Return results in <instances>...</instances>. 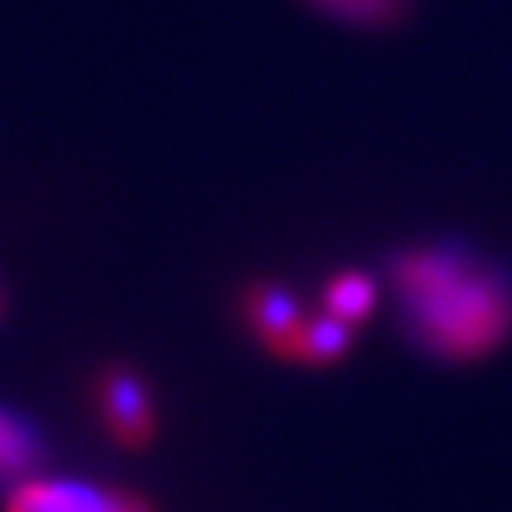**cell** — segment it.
I'll return each mask as SVG.
<instances>
[{"instance_id":"obj_8","label":"cell","mask_w":512,"mask_h":512,"mask_svg":"<svg viewBox=\"0 0 512 512\" xmlns=\"http://www.w3.org/2000/svg\"><path fill=\"white\" fill-rule=\"evenodd\" d=\"M327 12L334 16H346V19H391L399 12V0H319Z\"/></svg>"},{"instance_id":"obj_2","label":"cell","mask_w":512,"mask_h":512,"mask_svg":"<svg viewBox=\"0 0 512 512\" xmlns=\"http://www.w3.org/2000/svg\"><path fill=\"white\" fill-rule=\"evenodd\" d=\"M4 512H152L141 494L103 486L92 478L31 475L8 490Z\"/></svg>"},{"instance_id":"obj_6","label":"cell","mask_w":512,"mask_h":512,"mask_svg":"<svg viewBox=\"0 0 512 512\" xmlns=\"http://www.w3.org/2000/svg\"><path fill=\"white\" fill-rule=\"evenodd\" d=\"M346 342H349V323L327 311L323 319H308L300 327L293 357H300V361H330V357H338L346 349Z\"/></svg>"},{"instance_id":"obj_1","label":"cell","mask_w":512,"mask_h":512,"mask_svg":"<svg viewBox=\"0 0 512 512\" xmlns=\"http://www.w3.org/2000/svg\"><path fill=\"white\" fill-rule=\"evenodd\" d=\"M410 342L440 361H475L512 334V274L463 243L414 247L391 262Z\"/></svg>"},{"instance_id":"obj_7","label":"cell","mask_w":512,"mask_h":512,"mask_svg":"<svg viewBox=\"0 0 512 512\" xmlns=\"http://www.w3.org/2000/svg\"><path fill=\"white\" fill-rule=\"evenodd\" d=\"M376 304V285L368 281L365 274H342L330 281L327 289V311L346 319V323H357L365 319L368 311Z\"/></svg>"},{"instance_id":"obj_5","label":"cell","mask_w":512,"mask_h":512,"mask_svg":"<svg viewBox=\"0 0 512 512\" xmlns=\"http://www.w3.org/2000/svg\"><path fill=\"white\" fill-rule=\"evenodd\" d=\"M247 315H251V323L262 330V338L270 342L274 349H289L293 353L296 338H300V327L308 323L300 308H296V300L285 289H255L251 296V304H247Z\"/></svg>"},{"instance_id":"obj_3","label":"cell","mask_w":512,"mask_h":512,"mask_svg":"<svg viewBox=\"0 0 512 512\" xmlns=\"http://www.w3.org/2000/svg\"><path fill=\"white\" fill-rule=\"evenodd\" d=\"M46 463V437L27 414L0 406V486L12 490L23 478L42 471Z\"/></svg>"},{"instance_id":"obj_4","label":"cell","mask_w":512,"mask_h":512,"mask_svg":"<svg viewBox=\"0 0 512 512\" xmlns=\"http://www.w3.org/2000/svg\"><path fill=\"white\" fill-rule=\"evenodd\" d=\"M103 414L122 444H141L152 433V399L133 372H114L103 384Z\"/></svg>"}]
</instances>
